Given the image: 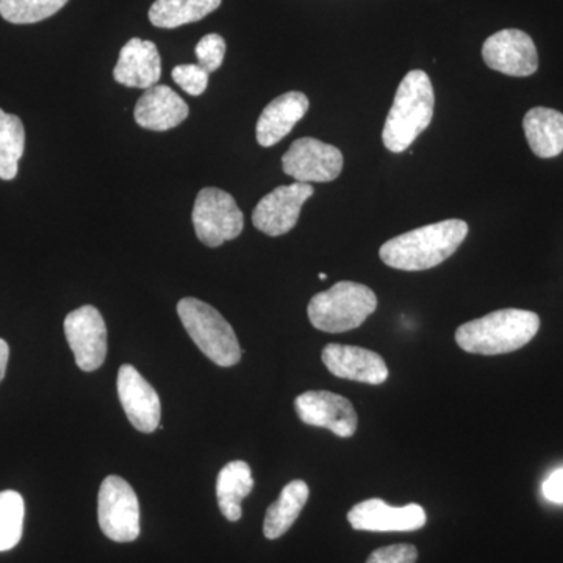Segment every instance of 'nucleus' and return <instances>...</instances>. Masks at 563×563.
I'll list each match as a JSON object with an SVG mask.
<instances>
[{
	"instance_id": "obj_1",
	"label": "nucleus",
	"mask_w": 563,
	"mask_h": 563,
	"mask_svg": "<svg viewBox=\"0 0 563 563\" xmlns=\"http://www.w3.org/2000/svg\"><path fill=\"white\" fill-rule=\"evenodd\" d=\"M468 224L446 220L422 225L383 244L380 261L401 272H426L446 262L468 235Z\"/></svg>"
},
{
	"instance_id": "obj_2",
	"label": "nucleus",
	"mask_w": 563,
	"mask_h": 563,
	"mask_svg": "<svg viewBox=\"0 0 563 563\" xmlns=\"http://www.w3.org/2000/svg\"><path fill=\"white\" fill-rule=\"evenodd\" d=\"M539 331V314L529 310L504 309L462 324L455 331V342L470 354H509L531 343Z\"/></svg>"
},
{
	"instance_id": "obj_3",
	"label": "nucleus",
	"mask_w": 563,
	"mask_h": 563,
	"mask_svg": "<svg viewBox=\"0 0 563 563\" xmlns=\"http://www.w3.org/2000/svg\"><path fill=\"white\" fill-rule=\"evenodd\" d=\"M435 95L424 70H410L399 84L385 121L383 140L393 154L409 150L432 122Z\"/></svg>"
},
{
	"instance_id": "obj_4",
	"label": "nucleus",
	"mask_w": 563,
	"mask_h": 563,
	"mask_svg": "<svg viewBox=\"0 0 563 563\" xmlns=\"http://www.w3.org/2000/svg\"><path fill=\"white\" fill-rule=\"evenodd\" d=\"M376 309L377 296L372 288L344 280L314 295L307 313L318 331L343 333L361 328Z\"/></svg>"
},
{
	"instance_id": "obj_5",
	"label": "nucleus",
	"mask_w": 563,
	"mask_h": 563,
	"mask_svg": "<svg viewBox=\"0 0 563 563\" xmlns=\"http://www.w3.org/2000/svg\"><path fill=\"white\" fill-rule=\"evenodd\" d=\"M177 313L192 342L218 366L236 365L242 347L232 325L209 303L185 298L177 303Z\"/></svg>"
},
{
	"instance_id": "obj_6",
	"label": "nucleus",
	"mask_w": 563,
	"mask_h": 563,
	"mask_svg": "<svg viewBox=\"0 0 563 563\" xmlns=\"http://www.w3.org/2000/svg\"><path fill=\"white\" fill-rule=\"evenodd\" d=\"M192 225L196 235L206 246L218 247L235 240L243 232V211L228 191L203 188L192 209Z\"/></svg>"
},
{
	"instance_id": "obj_7",
	"label": "nucleus",
	"mask_w": 563,
	"mask_h": 563,
	"mask_svg": "<svg viewBox=\"0 0 563 563\" xmlns=\"http://www.w3.org/2000/svg\"><path fill=\"white\" fill-rule=\"evenodd\" d=\"M98 520L102 532L118 543L140 537V503L131 484L120 476L103 479L98 496Z\"/></svg>"
},
{
	"instance_id": "obj_8",
	"label": "nucleus",
	"mask_w": 563,
	"mask_h": 563,
	"mask_svg": "<svg viewBox=\"0 0 563 563\" xmlns=\"http://www.w3.org/2000/svg\"><path fill=\"white\" fill-rule=\"evenodd\" d=\"M287 176L301 184H325L343 172V154L339 147L317 139H299L282 157Z\"/></svg>"
},
{
	"instance_id": "obj_9",
	"label": "nucleus",
	"mask_w": 563,
	"mask_h": 563,
	"mask_svg": "<svg viewBox=\"0 0 563 563\" xmlns=\"http://www.w3.org/2000/svg\"><path fill=\"white\" fill-rule=\"evenodd\" d=\"M310 184L282 185L261 199L252 213L255 229L268 236L285 235L298 224L303 203L313 196Z\"/></svg>"
},
{
	"instance_id": "obj_10",
	"label": "nucleus",
	"mask_w": 563,
	"mask_h": 563,
	"mask_svg": "<svg viewBox=\"0 0 563 563\" xmlns=\"http://www.w3.org/2000/svg\"><path fill=\"white\" fill-rule=\"evenodd\" d=\"M65 335L81 372H96L107 357V325L96 307L84 306L65 320Z\"/></svg>"
},
{
	"instance_id": "obj_11",
	"label": "nucleus",
	"mask_w": 563,
	"mask_h": 563,
	"mask_svg": "<svg viewBox=\"0 0 563 563\" xmlns=\"http://www.w3.org/2000/svg\"><path fill=\"white\" fill-rule=\"evenodd\" d=\"M299 420L313 428H324L340 439H350L357 431L358 417L354 406L343 396L325 390L302 393L295 401Z\"/></svg>"
},
{
	"instance_id": "obj_12",
	"label": "nucleus",
	"mask_w": 563,
	"mask_h": 563,
	"mask_svg": "<svg viewBox=\"0 0 563 563\" xmlns=\"http://www.w3.org/2000/svg\"><path fill=\"white\" fill-rule=\"evenodd\" d=\"M485 65L510 77H529L539 69V54L528 33L506 29L488 36L483 46Z\"/></svg>"
},
{
	"instance_id": "obj_13",
	"label": "nucleus",
	"mask_w": 563,
	"mask_h": 563,
	"mask_svg": "<svg viewBox=\"0 0 563 563\" xmlns=\"http://www.w3.org/2000/svg\"><path fill=\"white\" fill-rule=\"evenodd\" d=\"M347 521L355 531L412 532L426 526L428 515L418 504L393 507L384 499L373 498L355 504L347 514Z\"/></svg>"
},
{
	"instance_id": "obj_14",
	"label": "nucleus",
	"mask_w": 563,
	"mask_h": 563,
	"mask_svg": "<svg viewBox=\"0 0 563 563\" xmlns=\"http://www.w3.org/2000/svg\"><path fill=\"white\" fill-rule=\"evenodd\" d=\"M118 396L136 431L151 433L158 428L162 417L161 398L132 365H122L118 373Z\"/></svg>"
},
{
	"instance_id": "obj_15",
	"label": "nucleus",
	"mask_w": 563,
	"mask_h": 563,
	"mask_svg": "<svg viewBox=\"0 0 563 563\" xmlns=\"http://www.w3.org/2000/svg\"><path fill=\"white\" fill-rule=\"evenodd\" d=\"M325 368L340 379L380 385L388 379V366L377 352L331 343L322 350Z\"/></svg>"
},
{
	"instance_id": "obj_16",
	"label": "nucleus",
	"mask_w": 563,
	"mask_h": 563,
	"mask_svg": "<svg viewBox=\"0 0 563 563\" xmlns=\"http://www.w3.org/2000/svg\"><path fill=\"white\" fill-rule=\"evenodd\" d=\"M114 80L129 88H150L162 77V58L152 41L132 38L122 46L113 70Z\"/></svg>"
},
{
	"instance_id": "obj_17",
	"label": "nucleus",
	"mask_w": 563,
	"mask_h": 563,
	"mask_svg": "<svg viewBox=\"0 0 563 563\" xmlns=\"http://www.w3.org/2000/svg\"><path fill=\"white\" fill-rule=\"evenodd\" d=\"M190 114L187 102L166 85L144 91L135 107V121L147 131L165 132L177 128Z\"/></svg>"
},
{
	"instance_id": "obj_18",
	"label": "nucleus",
	"mask_w": 563,
	"mask_h": 563,
	"mask_svg": "<svg viewBox=\"0 0 563 563\" xmlns=\"http://www.w3.org/2000/svg\"><path fill=\"white\" fill-rule=\"evenodd\" d=\"M309 98L301 91L285 92L274 99L258 118L257 141L262 147H272L292 131L309 110Z\"/></svg>"
},
{
	"instance_id": "obj_19",
	"label": "nucleus",
	"mask_w": 563,
	"mask_h": 563,
	"mask_svg": "<svg viewBox=\"0 0 563 563\" xmlns=\"http://www.w3.org/2000/svg\"><path fill=\"white\" fill-rule=\"evenodd\" d=\"M526 140L540 158H554L563 152V114L561 111L536 107L526 113Z\"/></svg>"
},
{
	"instance_id": "obj_20",
	"label": "nucleus",
	"mask_w": 563,
	"mask_h": 563,
	"mask_svg": "<svg viewBox=\"0 0 563 563\" xmlns=\"http://www.w3.org/2000/svg\"><path fill=\"white\" fill-rule=\"evenodd\" d=\"M254 488L251 466L246 462L235 461L228 463L218 474L217 498L222 515L229 521H239L242 518V503Z\"/></svg>"
},
{
	"instance_id": "obj_21",
	"label": "nucleus",
	"mask_w": 563,
	"mask_h": 563,
	"mask_svg": "<svg viewBox=\"0 0 563 563\" xmlns=\"http://www.w3.org/2000/svg\"><path fill=\"white\" fill-rule=\"evenodd\" d=\"M309 485L303 481L296 479L285 485L277 501L266 510L265 523H263V533L266 539H279L295 525L309 499Z\"/></svg>"
},
{
	"instance_id": "obj_22",
	"label": "nucleus",
	"mask_w": 563,
	"mask_h": 563,
	"mask_svg": "<svg viewBox=\"0 0 563 563\" xmlns=\"http://www.w3.org/2000/svg\"><path fill=\"white\" fill-rule=\"evenodd\" d=\"M220 5L221 0H155L150 21L155 27L176 29L203 20Z\"/></svg>"
},
{
	"instance_id": "obj_23",
	"label": "nucleus",
	"mask_w": 563,
	"mask_h": 563,
	"mask_svg": "<svg viewBox=\"0 0 563 563\" xmlns=\"http://www.w3.org/2000/svg\"><path fill=\"white\" fill-rule=\"evenodd\" d=\"M25 150L24 124L16 114L0 110V179L13 180Z\"/></svg>"
},
{
	"instance_id": "obj_24",
	"label": "nucleus",
	"mask_w": 563,
	"mask_h": 563,
	"mask_svg": "<svg viewBox=\"0 0 563 563\" xmlns=\"http://www.w3.org/2000/svg\"><path fill=\"white\" fill-rule=\"evenodd\" d=\"M24 515V499L20 493H0V553L13 550L21 542Z\"/></svg>"
},
{
	"instance_id": "obj_25",
	"label": "nucleus",
	"mask_w": 563,
	"mask_h": 563,
	"mask_svg": "<svg viewBox=\"0 0 563 563\" xmlns=\"http://www.w3.org/2000/svg\"><path fill=\"white\" fill-rule=\"evenodd\" d=\"M69 0H0V16L11 24H36L54 16Z\"/></svg>"
},
{
	"instance_id": "obj_26",
	"label": "nucleus",
	"mask_w": 563,
	"mask_h": 563,
	"mask_svg": "<svg viewBox=\"0 0 563 563\" xmlns=\"http://www.w3.org/2000/svg\"><path fill=\"white\" fill-rule=\"evenodd\" d=\"M198 65L211 74L221 68L225 57V41L218 33H209L196 46Z\"/></svg>"
},
{
	"instance_id": "obj_27",
	"label": "nucleus",
	"mask_w": 563,
	"mask_h": 563,
	"mask_svg": "<svg viewBox=\"0 0 563 563\" xmlns=\"http://www.w3.org/2000/svg\"><path fill=\"white\" fill-rule=\"evenodd\" d=\"M210 74L199 65H179L173 69V80L190 96H201L209 85Z\"/></svg>"
},
{
	"instance_id": "obj_28",
	"label": "nucleus",
	"mask_w": 563,
	"mask_h": 563,
	"mask_svg": "<svg viewBox=\"0 0 563 563\" xmlns=\"http://www.w3.org/2000/svg\"><path fill=\"white\" fill-rule=\"evenodd\" d=\"M418 550L413 544H391L379 548L369 555L366 563H417Z\"/></svg>"
},
{
	"instance_id": "obj_29",
	"label": "nucleus",
	"mask_w": 563,
	"mask_h": 563,
	"mask_svg": "<svg viewBox=\"0 0 563 563\" xmlns=\"http://www.w3.org/2000/svg\"><path fill=\"white\" fill-rule=\"evenodd\" d=\"M542 492L548 501L563 504V468L558 470L544 481Z\"/></svg>"
},
{
	"instance_id": "obj_30",
	"label": "nucleus",
	"mask_w": 563,
	"mask_h": 563,
	"mask_svg": "<svg viewBox=\"0 0 563 563\" xmlns=\"http://www.w3.org/2000/svg\"><path fill=\"white\" fill-rule=\"evenodd\" d=\"M10 347L5 340L0 339V383L5 377L7 365H9Z\"/></svg>"
},
{
	"instance_id": "obj_31",
	"label": "nucleus",
	"mask_w": 563,
	"mask_h": 563,
	"mask_svg": "<svg viewBox=\"0 0 563 563\" xmlns=\"http://www.w3.org/2000/svg\"><path fill=\"white\" fill-rule=\"evenodd\" d=\"M320 279H321V280H325V279H328V274L320 273Z\"/></svg>"
}]
</instances>
